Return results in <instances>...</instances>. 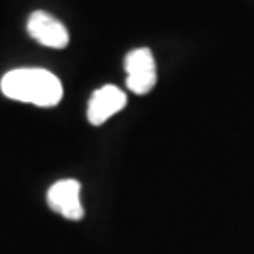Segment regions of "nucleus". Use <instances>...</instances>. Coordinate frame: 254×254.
Returning <instances> with one entry per match:
<instances>
[{"label":"nucleus","instance_id":"3","mask_svg":"<svg viewBox=\"0 0 254 254\" xmlns=\"http://www.w3.org/2000/svg\"><path fill=\"white\" fill-rule=\"evenodd\" d=\"M79 192H81V185L75 179L57 181L47 192V203L55 213H61L64 218L79 220L85 215L81 200H79Z\"/></svg>","mask_w":254,"mask_h":254},{"label":"nucleus","instance_id":"2","mask_svg":"<svg viewBox=\"0 0 254 254\" xmlns=\"http://www.w3.org/2000/svg\"><path fill=\"white\" fill-rule=\"evenodd\" d=\"M127 87L136 94H147L156 85V63L151 49H134L125 59Z\"/></svg>","mask_w":254,"mask_h":254},{"label":"nucleus","instance_id":"4","mask_svg":"<svg viewBox=\"0 0 254 254\" xmlns=\"http://www.w3.org/2000/svg\"><path fill=\"white\" fill-rule=\"evenodd\" d=\"M27 30L42 46L53 47V49H63L68 46V40H70L66 27L46 11H34L28 17Z\"/></svg>","mask_w":254,"mask_h":254},{"label":"nucleus","instance_id":"1","mask_svg":"<svg viewBox=\"0 0 254 254\" xmlns=\"http://www.w3.org/2000/svg\"><path fill=\"white\" fill-rule=\"evenodd\" d=\"M2 92L11 100L53 108L63 98V85L55 73L44 68H17L2 77Z\"/></svg>","mask_w":254,"mask_h":254},{"label":"nucleus","instance_id":"5","mask_svg":"<svg viewBox=\"0 0 254 254\" xmlns=\"http://www.w3.org/2000/svg\"><path fill=\"white\" fill-rule=\"evenodd\" d=\"M125 106H127V94L115 85H104L98 91L92 92L87 108V119L91 125L98 127Z\"/></svg>","mask_w":254,"mask_h":254}]
</instances>
